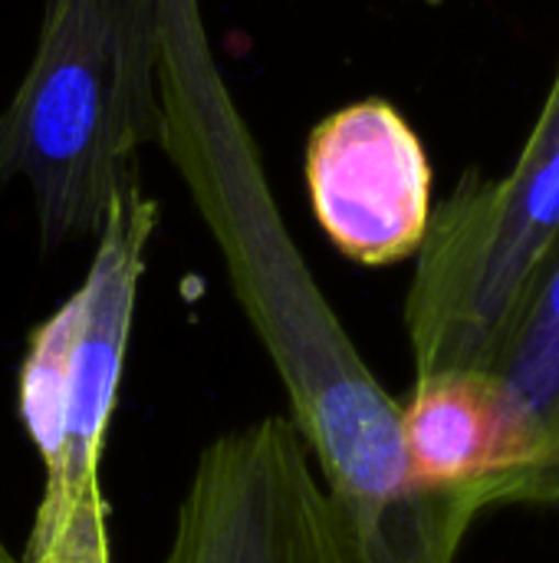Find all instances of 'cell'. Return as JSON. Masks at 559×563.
<instances>
[{"mask_svg":"<svg viewBox=\"0 0 559 563\" xmlns=\"http://www.w3.org/2000/svg\"><path fill=\"white\" fill-rule=\"evenodd\" d=\"M0 563H16V558L3 548V541H0Z\"/></svg>","mask_w":559,"mask_h":563,"instance_id":"9c48e42d","label":"cell"},{"mask_svg":"<svg viewBox=\"0 0 559 563\" xmlns=\"http://www.w3.org/2000/svg\"><path fill=\"white\" fill-rule=\"evenodd\" d=\"M161 0H43L30 66L0 109V188L23 185L43 251L96 238L161 139Z\"/></svg>","mask_w":559,"mask_h":563,"instance_id":"7a4b0ae2","label":"cell"},{"mask_svg":"<svg viewBox=\"0 0 559 563\" xmlns=\"http://www.w3.org/2000/svg\"><path fill=\"white\" fill-rule=\"evenodd\" d=\"M201 208L221 241L234 297L280 376L290 426L359 563H458L488 501L415 478L399 399L366 366L270 195L244 172H217L201 191Z\"/></svg>","mask_w":559,"mask_h":563,"instance_id":"6da1fadb","label":"cell"},{"mask_svg":"<svg viewBox=\"0 0 559 563\" xmlns=\"http://www.w3.org/2000/svg\"><path fill=\"white\" fill-rule=\"evenodd\" d=\"M161 205L128 178L96 234L82 284L26 336L16 412L43 462V492L16 563H115L102 452L122 386L138 287Z\"/></svg>","mask_w":559,"mask_h":563,"instance_id":"3957f363","label":"cell"},{"mask_svg":"<svg viewBox=\"0 0 559 563\" xmlns=\"http://www.w3.org/2000/svg\"><path fill=\"white\" fill-rule=\"evenodd\" d=\"M428 3H441V0H428Z\"/></svg>","mask_w":559,"mask_h":563,"instance_id":"30bf717a","label":"cell"},{"mask_svg":"<svg viewBox=\"0 0 559 563\" xmlns=\"http://www.w3.org/2000/svg\"><path fill=\"white\" fill-rule=\"evenodd\" d=\"M514 416L524 472L504 508H559V247L507 320L488 366Z\"/></svg>","mask_w":559,"mask_h":563,"instance_id":"ba28073f","label":"cell"},{"mask_svg":"<svg viewBox=\"0 0 559 563\" xmlns=\"http://www.w3.org/2000/svg\"><path fill=\"white\" fill-rule=\"evenodd\" d=\"M306 191L333 247L362 267L418 254L432 221V158L389 99L329 112L306 139Z\"/></svg>","mask_w":559,"mask_h":563,"instance_id":"8992f818","label":"cell"},{"mask_svg":"<svg viewBox=\"0 0 559 563\" xmlns=\"http://www.w3.org/2000/svg\"><path fill=\"white\" fill-rule=\"evenodd\" d=\"M402 409V442L415 478L438 492H478L504 508L524 472V445L507 399L488 369L415 376Z\"/></svg>","mask_w":559,"mask_h":563,"instance_id":"52a82bcc","label":"cell"},{"mask_svg":"<svg viewBox=\"0 0 559 563\" xmlns=\"http://www.w3.org/2000/svg\"><path fill=\"white\" fill-rule=\"evenodd\" d=\"M161 563H359L287 416L217 435L175 515Z\"/></svg>","mask_w":559,"mask_h":563,"instance_id":"5b68a950","label":"cell"},{"mask_svg":"<svg viewBox=\"0 0 559 563\" xmlns=\"http://www.w3.org/2000/svg\"><path fill=\"white\" fill-rule=\"evenodd\" d=\"M557 247L559 63L514 165L465 172L432 208L402 310L415 376L484 369Z\"/></svg>","mask_w":559,"mask_h":563,"instance_id":"277c9868","label":"cell"}]
</instances>
